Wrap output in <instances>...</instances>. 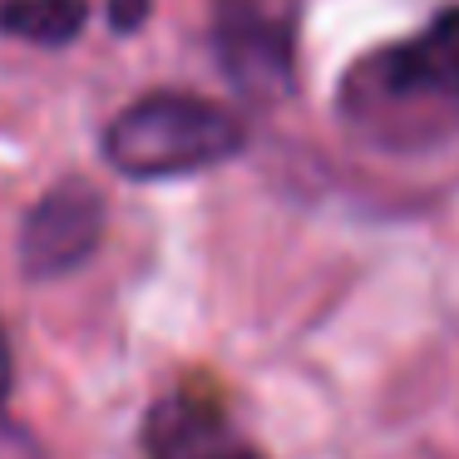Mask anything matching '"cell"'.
Returning <instances> with one entry per match:
<instances>
[{"instance_id": "obj_1", "label": "cell", "mask_w": 459, "mask_h": 459, "mask_svg": "<svg viewBox=\"0 0 459 459\" xmlns=\"http://www.w3.org/2000/svg\"><path fill=\"white\" fill-rule=\"evenodd\" d=\"M346 114L385 143H429L459 129V11L360 60L346 80Z\"/></svg>"}, {"instance_id": "obj_2", "label": "cell", "mask_w": 459, "mask_h": 459, "mask_svg": "<svg viewBox=\"0 0 459 459\" xmlns=\"http://www.w3.org/2000/svg\"><path fill=\"white\" fill-rule=\"evenodd\" d=\"M242 143H247V129L222 104L159 90L114 114V124L104 129V159L124 178L153 183L218 169V163L238 159Z\"/></svg>"}, {"instance_id": "obj_3", "label": "cell", "mask_w": 459, "mask_h": 459, "mask_svg": "<svg viewBox=\"0 0 459 459\" xmlns=\"http://www.w3.org/2000/svg\"><path fill=\"white\" fill-rule=\"evenodd\" d=\"M297 11L301 0H212L218 65L247 100H281L297 84Z\"/></svg>"}, {"instance_id": "obj_4", "label": "cell", "mask_w": 459, "mask_h": 459, "mask_svg": "<svg viewBox=\"0 0 459 459\" xmlns=\"http://www.w3.org/2000/svg\"><path fill=\"white\" fill-rule=\"evenodd\" d=\"M104 238V198L94 183L65 178L30 208L21 228V267L25 277H65L84 267Z\"/></svg>"}, {"instance_id": "obj_5", "label": "cell", "mask_w": 459, "mask_h": 459, "mask_svg": "<svg viewBox=\"0 0 459 459\" xmlns=\"http://www.w3.org/2000/svg\"><path fill=\"white\" fill-rule=\"evenodd\" d=\"M149 455L153 459H262L257 449L228 435L222 410L203 395H173L149 420Z\"/></svg>"}, {"instance_id": "obj_6", "label": "cell", "mask_w": 459, "mask_h": 459, "mask_svg": "<svg viewBox=\"0 0 459 459\" xmlns=\"http://www.w3.org/2000/svg\"><path fill=\"white\" fill-rule=\"evenodd\" d=\"M90 21V5L84 0H5L0 5V30L15 35L25 45H45V50H60Z\"/></svg>"}, {"instance_id": "obj_7", "label": "cell", "mask_w": 459, "mask_h": 459, "mask_svg": "<svg viewBox=\"0 0 459 459\" xmlns=\"http://www.w3.org/2000/svg\"><path fill=\"white\" fill-rule=\"evenodd\" d=\"M153 0H109V30L114 35H134L143 21H149Z\"/></svg>"}, {"instance_id": "obj_8", "label": "cell", "mask_w": 459, "mask_h": 459, "mask_svg": "<svg viewBox=\"0 0 459 459\" xmlns=\"http://www.w3.org/2000/svg\"><path fill=\"white\" fill-rule=\"evenodd\" d=\"M0 459H40V455H35V445L21 435V429L0 420Z\"/></svg>"}, {"instance_id": "obj_9", "label": "cell", "mask_w": 459, "mask_h": 459, "mask_svg": "<svg viewBox=\"0 0 459 459\" xmlns=\"http://www.w3.org/2000/svg\"><path fill=\"white\" fill-rule=\"evenodd\" d=\"M11 390V351H5V336H0V400Z\"/></svg>"}]
</instances>
